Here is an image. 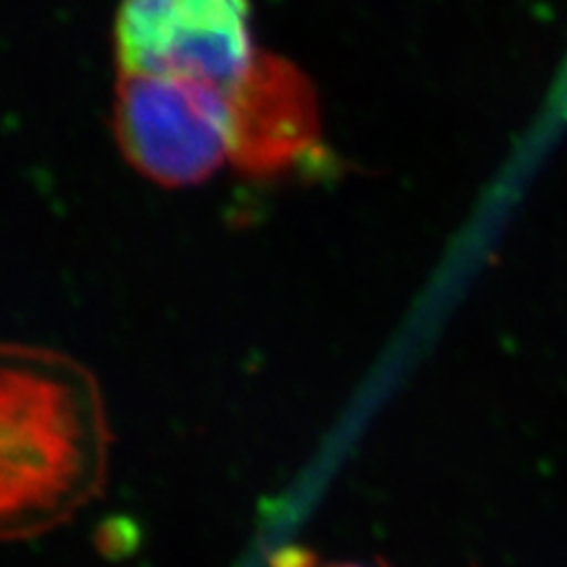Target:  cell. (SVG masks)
Segmentation results:
<instances>
[{
	"label": "cell",
	"mask_w": 567,
	"mask_h": 567,
	"mask_svg": "<svg viewBox=\"0 0 567 567\" xmlns=\"http://www.w3.org/2000/svg\"><path fill=\"white\" fill-rule=\"evenodd\" d=\"M110 425L95 379L76 362L6 348L0 379V535L27 542L100 499Z\"/></svg>",
	"instance_id": "1"
},
{
	"label": "cell",
	"mask_w": 567,
	"mask_h": 567,
	"mask_svg": "<svg viewBox=\"0 0 567 567\" xmlns=\"http://www.w3.org/2000/svg\"><path fill=\"white\" fill-rule=\"evenodd\" d=\"M114 131L126 162L147 181L162 187L199 185L229 158V87L118 71Z\"/></svg>",
	"instance_id": "2"
},
{
	"label": "cell",
	"mask_w": 567,
	"mask_h": 567,
	"mask_svg": "<svg viewBox=\"0 0 567 567\" xmlns=\"http://www.w3.org/2000/svg\"><path fill=\"white\" fill-rule=\"evenodd\" d=\"M114 45L123 74L202 79L229 87L251 66L248 0H121Z\"/></svg>",
	"instance_id": "3"
},
{
	"label": "cell",
	"mask_w": 567,
	"mask_h": 567,
	"mask_svg": "<svg viewBox=\"0 0 567 567\" xmlns=\"http://www.w3.org/2000/svg\"><path fill=\"white\" fill-rule=\"evenodd\" d=\"M229 162L248 177L298 168L322 147L312 83L293 62L256 52L246 74L229 85Z\"/></svg>",
	"instance_id": "4"
},
{
	"label": "cell",
	"mask_w": 567,
	"mask_h": 567,
	"mask_svg": "<svg viewBox=\"0 0 567 567\" xmlns=\"http://www.w3.org/2000/svg\"><path fill=\"white\" fill-rule=\"evenodd\" d=\"M272 567H315V556L300 551V548H287L275 558Z\"/></svg>",
	"instance_id": "5"
},
{
	"label": "cell",
	"mask_w": 567,
	"mask_h": 567,
	"mask_svg": "<svg viewBox=\"0 0 567 567\" xmlns=\"http://www.w3.org/2000/svg\"><path fill=\"white\" fill-rule=\"evenodd\" d=\"M327 567H360V565H350V563H343V565H327Z\"/></svg>",
	"instance_id": "6"
}]
</instances>
